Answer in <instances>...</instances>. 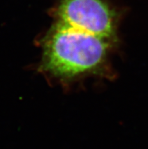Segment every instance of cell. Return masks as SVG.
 <instances>
[{
  "label": "cell",
  "mask_w": 148,
  "mask_h": 149,
  "mask_svg": "<svg viewBox=\"0 0 148 149\" xmlns=\"http://www.w3.org/2000/svg\"><path fill=\"white\" fill-rule=\"evenodd\" d=\"M50 14L54 23L117 42L120 14L107 0H59Z\"/></svg>",
  "instance_id": "obj_2"
},
{
  "label": "cell",
  "mask_w": 148,
  "mask_h": 149,
  "mask_svg": "<svg viewBox=\"0 0 148 149\" xmlns=\"http://www.w3.org/2000/svg\"><path fill=\"white\" fill-rule=\"evenodd\" d=\"M116 42L54 23L41 40L40 70L68 84L90 77H110V56Z\"/></svg>",
  "instance_id": "obj_1"
}]
</instances>
